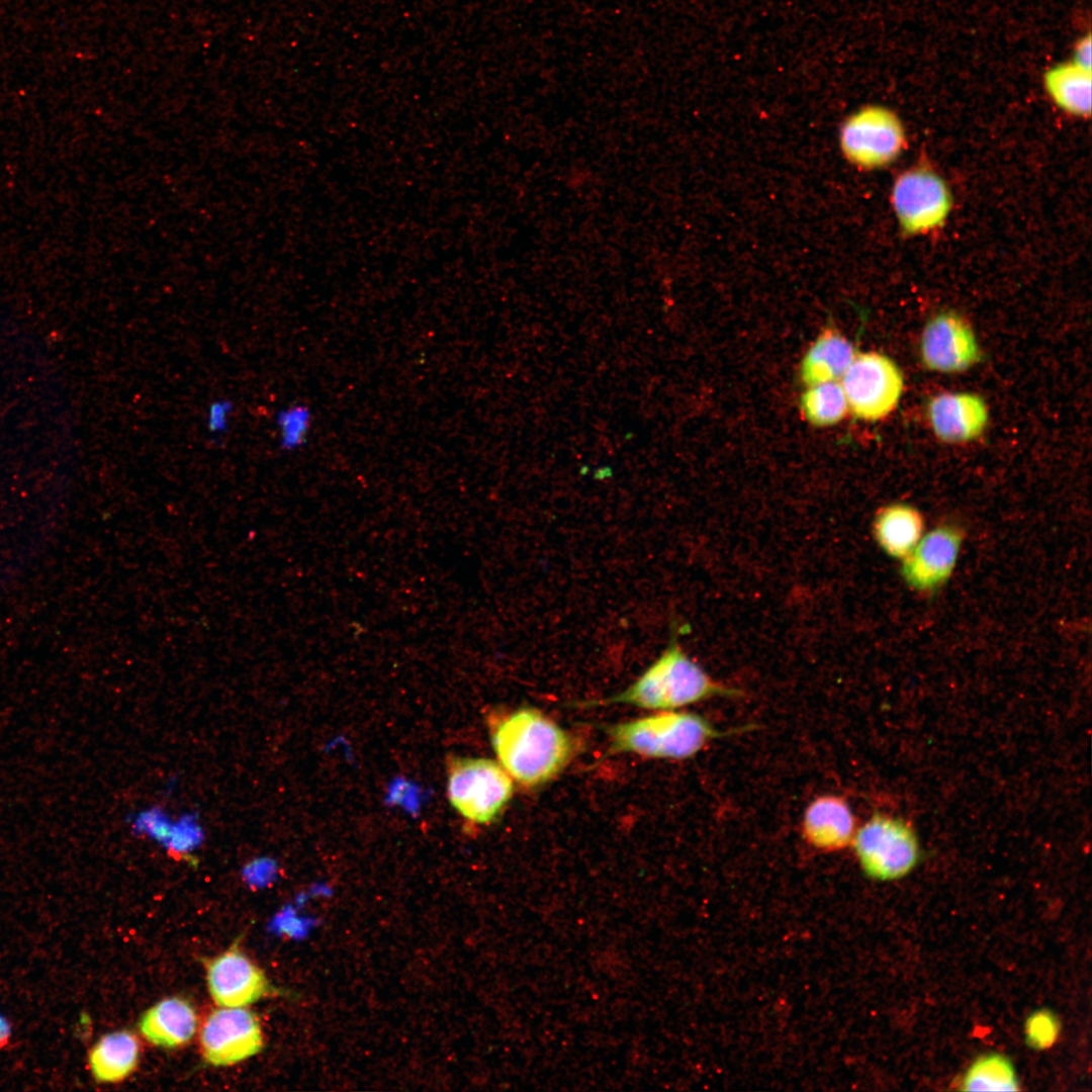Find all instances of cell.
I'll use <instances>...</instances> for the list:
<instances>
[{
  "instance_id": "cell-1",
  "label": "cell",
  "mask_w": 1092,
  "mask_h": 1092,
  "mask_svg": "<svg viewBox=\"0 0 1092 1092\" xmlns=\"http://www.w3.org/2000/svg\"><path fill=\"white\" fill-rule=\"evenodd\" d=\"M498 762L513 780L526 787L543 785L569 761V734L541 711L524 707L503 716L491 728Z\"/></svg>"
},
{
  "instance_id": "cell-2",
  "label": "cell",
  "mask_w": 1092,
  "mask_h": 1092,
  "mask_svg": "<svg viewBox=\"0 0 1092 1092\" xmlns=\"http://www.w3.org/2000/svg\"><path fill=\"white\" fill-rule=\"evenodd\" d=\"M680 631L673 622L665 649L628 688L581 706L625 704L670 711L714 697H739V690L713 678L685 652L678 640Z\"/></svg>"
},
{
  "instance_id": "cell-3",
  "label": "cell",
  "mask_w": 1092,
  "mask_h": 1092,
  "mask_svg": "<svg viewBox=\"0 0 1092 1092\" xmlns=\"http://www.w3.org/2000/svg\"><path fill=\"white\" fill-rule=\"evenodd\" d=\"M607 732L613 753L676 760L695 756L711 741L727 734L699 714L675 710L619 723Z\"/></svg>"
},
{
  "instance_id": "cell-4",
  "label": "cell",
  "mask_w": 1092,
  "mask_h": 1092,
  "mask_svg": "<svg viewBox=\"0 0 1092 1092\" xmlns=\"http://www.w3.org/2000/svg\"><path fill=\"white\" fill-rule=\"evenodd\" d=\"M447 776L451 805L471 823L492 822L514 793V780L492 759L452 756L448 759Z\"/></svg>"
},
{
  "instance_id": "cell-5",
  "label": "cell",
  "mask_w": 1092,
  "mask_h": 1092,
  "mask_svg": "<svg viewBox=\"0 0 1092 1092\" xmlns=\"http://www.w3.org/2000/svg\"><path fill=\"white\" fill-rule=\"evenodd\" d=\"M864 874L877 881H894L911 873L920 857L912 828L903 820L876 814L856 829L852 844Z\"/></svg>"
},
{
  "instance_id": "cell-6",
  "label": "cell",
  "mask_w": 1092,
  "mask_h": 1092,
  "mask_svg": "<svg viewBox=\"0 0 1092 1092\" xmlns=\"http://www.w3.org/2000/svg\"><path fill=\"white\" fill-rule=\"evenodd\" d=\"M840 384L848 411L858 420L876 422L888 417L897 407L904 379L892 359L871 351L855 354Z\"/></svg>"
},
{
  "instance_id": "cell-7",
  "label": "cell",
  "mask_w": 1092,
  "mask_h": 1092,
  "mask_svg": "<svg viewBox=\"0 0 1092 1092\" xmlns=\"http://www.w3.org/2000/svg\"><path fill=\"white\" fill-rule=\"evenodd\" d=\"M891 202L903 233L915 236L944 224L951 210L952 196L938 173L920 165L897 177Z\"/></svg>"
},
{
  "instance_id": "cell-8",
  "label": "cell",
  "mask_w": 1092,
  "mask_h": 1092,
  "mask_svg": "<svg viewBox=\"0 0 1092 1092\" xmlns=\"http://www.w3.org/2000/svg\"><path fill=\"white\" fill-rule=\"evenodd\" d=\"M840 145L852 164L864 169L881 168L894 162L905 149V128L891 109L869 105L845 120Z\"/></svg>"
},
{
  "instance_id": "cell-9",
  "label": "cell",
  "mask_w": 1092,
  "mask_h": 1092,
  "mask_svg": "<svg viewBox=\"0 0 1092 1092\" xmlns=\"http://www.w3.org/2000/svg\"><path fill=\"white\" fill-rule=\"evenodd\" d=\"M265 1039L257 1015L247 1007H219L204 1019L199 1030L203 1060L211 1066L236 1065L259 1054Z\"/></svg>"
},
{
  "instance_id": "cell-10",
  "label": "cell",
  "mask_w": 1092,
  "mask_h": 1092,
  "mask_svg": "<svg viewBox=\"0 0 1092 1092\" xmlns=\"http://www.w3.org/2000/svg\"><path fill=\"white\" fill-rule=\"evenodd\" d=\"M209 995L219 1007H248L281 993L265 972L239 946L211 958L205 966Z\"/></svg>"
},
{
  "instance_id": "cell-11",
  "label": "cell",
  "mask_w": 1092,
  "mask_h": 1092,
  "mask_svg": "<svg viewBox=\"0 0 1092 1092\" xmlns=\"http://www.w3.org/2000/svg\"><path fill=\"white\" fill-rule=\"evenodd\" d=\"M919 351L923 365L939 373L964 372L982 357L971 325L952 311L940 312L926 323Z\"/></svg>"
},
{
  "instance_id": "cell-12",
  "label": "cell",
  "mask_w": 1092,
  "mask_h": 1092,
  "mask_svg": "<svg viewBox=\"0 0 1092 1092\" xmlns=\"http://www.w3.org/2000/svg\"><path fill=\"white\" fill-rule=\"evenodd\" d=\"M963 533L953 525H942L923 535L903 558L902 575L919 592H930L944 583L953 571Z\"/></svg>"
},
{
  "instance_id": "cell-13",
  "label": "cell",
  "mask_w": 1092,
  "mask_h": 1092,
  "mask_svg": "<svg viewBox=\"0 0 1092 1092\" xmlns=\"http://www.w3.org/2000/svg\"><path fill=\"white\" fill-rule=\"evenodd\" d=\"M926 415L934 435L947 444L977 439L989 420L988 406L983 397L967 391L932 396L927 403Z\"/></svg>"
},
{
  "instance_id": "cell-14",
  "label": "cell",
  "mask_w": 1092,
  "mask_h": 1092,
  "mask_svg": "<svg viewBox=\"0 0 1092 1092\" xmlns=\"http://www.w3.org/2000/svg\"><path fill=\"white\" fill-rule=\"evenodd\" d=\"M801 832L814 849L835 852L852 844L855 817L848 802L840 796L826 794L812 800L803 814Z\"/></svg>"
},
{
  "instance_id": "cell-15",
  "label": "cell",
  "mask_w": 1092,
  "mask_h": 1092,
  "mask_svg": "<svg viewBox=\"0 0 1092 1092\" xmlns=\"http://www.w3.org/2000/svg\"><path fill=\"white\" fill-rule=\"evenodd\" d=\"M198 1027V1016L191 1002L183 997H167L141 1016L139 1029L152 1044L177 1049L187 1044Z\"/></svg>"
},
{
  "instance_id": "cell-16",
  "label": "cell",
  "mask_w": 1092,
  "mask_h": 1092,
  "mask_svg": "<svg viewBox=\"0 0 1092 1092\" xmlns=\"http://www.w3.org/2000/svg\"><path fill=\"white\" fill-rule=\"evenodd\" d=\"M141 1044L128 1029L102 1035L89 1050V1071L98 1083H119L138 1068Z\"/></svg>"
},
{
  "instance_id": "cell-17",
  "label": "cell",
  "mask_w": 1092,
  "mask_h": 1092,
  "mask_svg": "<svg viewBox=\"0 0 1092 1092\" xmlns=\"http://www.w3.org/2000/svg\"><path fill=\"white\" fill-rule=\"evenodd\" d=\"M852 344L834 329H826L812 343L801 361V378L807 385L841 379L852 362Z\"/></svg>"
},
{
  "instance_id": "cell-18",
  "label": "cell",
  "mask_w": 1092,
  "mask_h": 1092,
  "mask_svg": "<svg viewBox=\"0 0 1092 1092\" xmlns=\"http://www.w3.org/2000/svg\"><path fill=\"white\" fill-rule=\"evenodd\" d=\"M923 518L912 506L898 503L884 507L874 521V536L888 555L903 559L923 536Z\"/></svg>"
},
{
  "instance_id": "cell-19",
  "label": "cell",
  "mask_w": 1092,
  "mask_h": 1092,
  "mask_svg": "<svg viewBox=\"0 0 1092 1092\" xmlns=\"http://www.w3.org/2000/svg\"><path fill=\"white\" fill-rule=\"evenodd\" d=\"M1091 70L1075 62L1058 64L1043 76V85L1052 100L1064 111L1078 117L1091 114Z\"/></svg>"
},
{
  "instance_id": "cell-20",
  "label": "cell",
  "mask_w": 1092,
  "mask_h": 1092,
  "mask_svg": "<svg viewBox=\"0 0 1092 1092\" xmlns=\"http://www.w3.org/2000/svg\"><path fill=\"white\" fill-rule=\"evenodd\" d=\"M963 1091H1018L1020 1082L1012 1060L998 1052L978 1056L958 1083Z\"/></svg>"
},
{
  "instance_id": "cell-21",
  "label": "cell",
  "mask_w": 1092,
  "mask_h": 1092,
  "mask_svg": "<svg viewBox=\"0 0 1092 1092\" xmlns=\"http://www.w3.org/2000/svg\"><path fill=\"white\" fill-rule=\"evenodd\" d=\"M804 418L816 427H828L839 423L848 412L843 388L838 381L808 385L801 396Z\"/></svg>"
},
{
  "instance_id": "cell-22",
  "label": "cell",
  "mask_w": 1092,
  "mask_h": 1092,
  "mask_svg": "<svg viewBox=\"0 0 1092 1092\" xmlns=\"http://www.w3.org/2000/svg\"><path fill=\"white\" fill-rule=\"evenodd\" d=\"M311 420V412L303 403L290 404L280 410L275 418L280 447L285 451H294L301 447L308 437Z\"/></svg>"
},
{
  "instance_id": "cell-23",
  "label": "cell",
  "mask_w": 1092,
  "mask_h": 1092,
  "mask_svg": "<svg viewBox=\"0 0 1092 1092\" xmlns=\"http://www.w3.org/2000/svg\"><path fill=\"white\" fill-rule=\"evenodd\" d=\"M1023 1027L1025 1043L1034 1051L1053 1048L1062 1030L1059 1016L1049 1008H1038L1030 1012Z\"/></svg>"
},
{
  "instance_id": "cell-24",
  "label": "cell",
  "mask_w": 1092,
  "mask_h": 1092,
  "mask_svg": "<svg viewBox=\"0 0 1092 1092\" xmlns=\"http://www.w3.org/2000/svg\"><path fill=\"white\" fill-rule=\"evenodd\" d=\"M234 405L229 399H217L211 402L207 410L206 426L211 434L224 433L230 424Z\"/></svg>"
},
{
  "instance_id": "cell-25",
  "label": "cell",
  "mask_w": 1092,
  "mask_h": 1092,
  "mask_svg": "<svg viewBox=\"0 0 1092 1092\" xmlns=\"http://www.w3.org/2000/svg\"><path fill=\"white\" fill-rule=\"evenodd\" d=\"M171 838V846L176 850H185L194 846L200 839V833L198 829L187 820L174 828V831L169 835Z\"/></svg>"
},
{
  "instance_id": "cell-26",
  "label": "cell",
  "mask_w": 1092,
  "mask_h": 1092,
  "mask_svg": "<svg viewBox=\"0 0 1092 1092\" xmlns=\"http://www.w3.org/2000/svg\"><path fill=\"white\" fill-rule=\"evenodd\" d=\"M1091 41L1090 33L1081 37L1075 46L1074 58L1072 60L1079 66L1088 70H1091Z\"/></svg>"
},
{
  "instance_id": "cell-27",
  "label": "cell",
  "mask_w": 1092,
  "mask_h": 1092,
  "mask_svg": "<svg viewBox=\"0 0 1092 1092\" xmlns=\"http://www.w3.org/2000/svg\"><path fill=\"white\" fill-rule=\"evenodd\" d=\"M11 1027L9 1021L0 1014V1049L5 1046L10 1038Z\"/></svg>"
}]
</instances>
